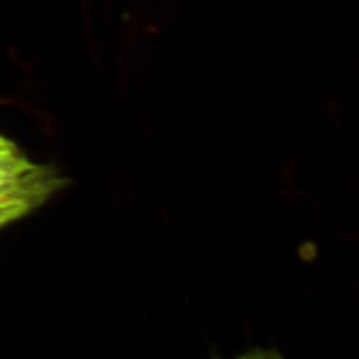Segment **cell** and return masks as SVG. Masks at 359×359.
Listing matches in <instances>:
<instances>
[{
  "mask_svg": "<svg viewBox=\"0 0 359 359\" xmlns=\"http://www.w3.org/2000/svg\"><path fill=\"white\" fill-rule=\"evenodd\" d=\"M59 185L62 177L50 165L31 160L17 143L6 140L0 146V227L39 208Z\"/></svg>",
  "mask_w": 359,
  "mask_h": 359,
  "instance_id": "obj_1",
  "label": "cell"
},
{
  "mask_svg": "<svg viewBox=\"0 0 359 359\" xmlns=\"http://www.w3.org/2000/svg\"><path fill=\"white\" fill-rule=\"evenodd\" d=\"M230 359H283V356L272 348H252V351H244V353L230 356Z\"/></svg>",
  "mask_w": 359,
  "mask_h": 359,
  "instance_id": "obj_2",
  "label": "cell"
}]
</instances>
